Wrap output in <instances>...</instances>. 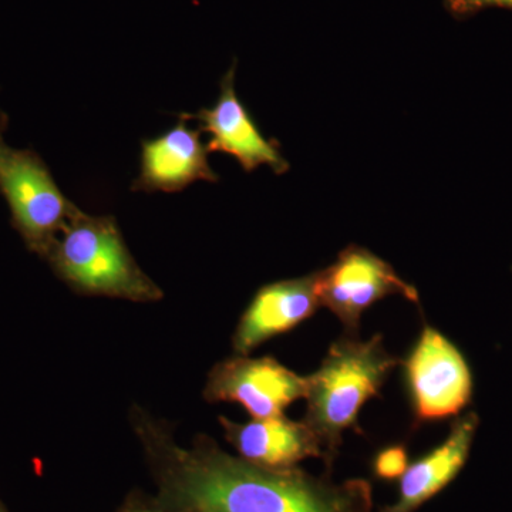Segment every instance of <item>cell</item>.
<instances>
[{
	"label": "cell",
	"instance_id": "cell-1",
	"mask_svg": "<svg viewBox=\"0 0 512 512\" xmlns=\"http://www.w3.org/2000/svg\"><path fill=\"white\" fill-rule=\"evenodd\" d=\"M131 424L167 512H373L372 484L363 478L335 484L298 467L269 470L229 456L205 434L180 446L167 423L138 407Z\"/></svg>",
	"mask_w": 512,
	"mask_h": 512
},
{
	"label": "cell",
	"instance_id": "cell-2",
	"mask_svg": "<svg viewBox=\"0 0 512 512\" xmlns=\"http://www.w3.org/2000/svg\"><path fill=\"white\" fill-rule=\"evenodd\" d=\"M400 363L402 359L384 346L382 335L362 340L359 335L343 333L330 345L319 369L308 376L303 421L325 448L328 473L338 457L343 434L360 431V410L379 396Z\"/></svg>",
	"mask_w": 512,
	"mask_h": 512
},
{
	"label": "cell",
	"instance_id": "cell-3",
	"mask_svg": "<svg viewBox=\"0 0 512 512\" xmlns=\"http://www.w3.org/2000/svg\"><path fill=\"white\" fill-rule=\"evenodd\" d=\"M46 256L56 274L82 295L144 303L163 299L160 286L137 264L110 215L77 208Z\"/></svg>",
	"mask_w": 512,
	"mask_h": 512
},
{
	"label": "cell",
	"instance_id": "cell-4",
	"mask_svg": "<svg viewBox=\"0 0 512 512\" xmlns=\"http://www.w3.org/2000/svg\"><path fill=\"white\" fill-rule=\"evenodd\" d=\"M400 365L416 426L457 417L470 404L473 373L467 359L433 326H423Z\"/></svg>",
	"mask_w": 512,
	"mask_h": 512
},
{
	"label": "cell",
	"instance_id": "cell-5",
	"mask_svg": "<svg viewBox=\"0 0 512 512\" xmlns=\"http://www.w3.org/2000/svg\"><path fill=\"white\" fill-rule=\"evenodd\" d=\"M0 192L8 202L16 228L30 247L45 255L79 208L60 190L39 154L9 147L3 138Z\"/></svg>",
	"mask_w": 512,
	"mask_h": 512
},
{
	"label": "cell",
	"instance_id": "cell-6",
	"mask_svg": "<svg viewBox=\"0 0 512 512\" xmlns=\"http://www.w3.org/2000/svg\"><path fill=\"white\" fill-rule=\"evenodd\" d=\"M320 306L336 316L349 335H359L367 309L389 296L420 306L419 291L400 278L393 266L369 249L349 245L323 271L316 272Z\"/></svg>",
	"mask_w": 512,
	"mask_h": 512
},
{
	"label": "cell",
	"instance_id": "cell-7",
	"mask_svg": "<svg viewBox=\"0 0 512 512\" xmlns=\"http://www.w3.org/2000/svg\"><path fill=\"white\" fill-rule=\"evenodd\" d=\"M308 376H301L275 357L237 355L212 367L204 386L211 403H237L252 419L285 416L293 402L305 399Z\"/></svg>",
	"mask_w": 512,
	"mask_h": 512
},
{
	"label": "cell",
	"instance_id": "cell-8",
	"mask_svg": "<svg viewBox=\"0 0 512 512\" xmlns=\"http://www.w3.org/2000/svg\"><path fill=\"white\" fill-rule=\"evenodd\" d=\"M235 70L234 63L222 77L220 96L214 106L195 114L183 113L184 116L197 121L201 133L210 136L207 144L210 153L229 154L247 173L261 165H268L278 175L288 173L289 163L282 156L279 144L262 134L247 107L239 100L235 92Z\"/></svg>",
	"mask_w": 512,
	"mask_h": 512
},
{
	"label": "cell",
	"instance_id": "cell-9",
	"mask_svg": "<svg viewBox=\"0 0 512 512\" xmlns=\"http://www.w3.org/2000/svg\"><path fill=\"white\" fill-rule=\"evenodd\" d=\"M201 131L188 127V119L178 114V123L158 137L141 141L140 174L131 184L136 192H180L198 181L218 183L220 177L208 161Z\"/></svg>",
	"mask_w": 512,
	"mask_h": 512
},
{
	"label": "cell",
	"instance_id": "cell-10",
	"mask_svg": "<svg viewBox=\"0 0 512 512\" xmlns=\"http://www.w3.org/2000/svg\"><path fill=\"white\" fill-rule=\"evenodd\" d=\"M320 309L316 272L259 288L232 336L237 355L248 356L276 336L291 332Z\"/></svg>",
	"mask_w": 512,
	"mask_h": 512
},
{
	"label": "cell",
	"instance_id": "cell-11",
	"mask_svg": "<svg viewBox=\"0 0 512 512\" xmlns=\"http://www.w3.org/2000/svg\"><path fill=\"white\" fill-rule=\"evenodd\" d=\"M220 424L239 457L255 466L289 470L306 458H320L326 464L325 448L303 420L281 416L237 423L221 416Z\"/></svg>",
	"mask_w": 512,
	"mask_h": 512
},
{
	"label": "cell",
	"instance_id": "cell-12",
	"mask_svg": "<svg viewBox=\"0 0 512 512\" xmlns=\"http://www.w3.org/2000/svg\"><path fill=\"white\" fill-rule=\"evenodd\" d=\"M478 424L474 412L457 417L443 443L409 464L400 478L397 500L379 512L417 511L453 483L470 457Z\"/></svg>",
	"mask_w": 512,
	"mask_h": 512
},
{
	"label": "cell",
	"instance_id": "cell-13",
	"mask_svg": "<svg viewBox=\"0 0 512 512\" xmlns=\"http://www.w3.org/2000/svg\"><path fill=\"white\" fill-rule=\"evenodd\" d=\"M409 467V448L406 443L387 444L375 454L372 473L379 481L400 480Z\"/></svg>",
	"mask_w": 512,
	"mask_h": 512
},
{
	"label": "cell",
	"instance_id": "cell-14",
	"mask_svg": "<svg viewBox=\"0 0 512 512\" xmlns=\"http://www.w3.org/2000/svg\"><path fill=\"white\" fill-rule=\"evenodd\" d=\"M444 6L456 18H468L488 8L512 10V0H444Z\"/></svg>",
	"mask_w": 512,
	"mask_h": 512
},
{
	"label": "cell",
	"instance_id": "cell-15",
	"mask_svg": "<svg viewBox=\"0 0 512 512\" xmlns=\"http://www.w3.org/2000/svg\"><path fill=\"white\" fill-rule=\"evenodd\" d=\"M120 512H167L160 504L133 503L128 504Z\"/></svg>",
	"mask_w": 512,
	"mask_h": 512
},
{
	"label": "cell",
	"instance_id": "cell-16",
	"mask_svg": "<svg viewBox=\"0 0 512 512\" xmlns=\"http://www.w3.org/2000/svg\"><path fill=\"white\" fill-rule=\"evenodd\" d=\"M6 123H8V120H6V116L3 114V111L0 110V140L3 138V131H5Z\"/></svg>",
	"mask_w": 512,
	"mask_h": 512
}]
</instances>
